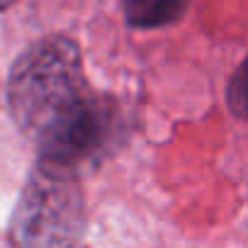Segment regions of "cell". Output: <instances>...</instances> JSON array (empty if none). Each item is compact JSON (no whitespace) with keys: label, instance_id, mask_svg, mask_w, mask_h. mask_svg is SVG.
<instances>
[{"label":"cell","instance_id":"cell-4","mask_svg":"<svg viewBox=\"0 0 248 248\" xmlns=\"http://www.w3.org/2000/svg\"><path fill=\"white\" fill-rule=\"evenodd\" d=\"M226 90H229V93H226L229 107L233 109L236 117H243V114H246V76H243V66L236 68V73L231 76Z\"/></svg>","mask_w":248,"mask_h":248},{"label":"cell","instance_id":"cell-1","mask_svg":"<svg viewBox=\"0 0 248 248\" xmlns=\"http://www.w3.org/2000/svg\"><path fill=\"white\" fill-rule=\"evenodd\" d=\"M5 102L39 161L76 173L97 166L122 129L114 100L90 85L80 49L66 34L42 37L17 56Z\"/></svg>","mask_w":248,"mask_h":248},{"label":"cell","instance_id":"cell-2","mask_svg":"<svg viewBox=\"0 0 248 248\" xmlns=\"http://www.w3.org/2000/svg\"><path fill=\"white\" fill-rule=\"evenodd\" d=\"M80 173L39 161L32 166L10 221V248H85Z\"/></svg>","mask_w":248,"mask_h":248},{"label":"cell","instance_id":"cell-3","mask_svg":"<svg viewBox=\"0 0 248 248\" xmlns=\"http://www.w3.org/2000/svg\"><path fill=\"white\" fill-rule=\"evenodd\" d=\"M192 0H122V13L134 30H161L183 20Z\"/></svg>","mask_w":248,"mask_h":248},{"label":"cell","instance_id":"cell-5","mask_svg":"<svg viewBox=\"0 0 248 248\" xmlns=\"http://www.w3.org/2000/svg\"><path fill=\"white\" fill-rule=\"evenodd\" d=\"M17 3V0H0V13H5V10H10L13 5Z\"/></svg>","mask_w":248,"mask_h":248}]
</instances>
